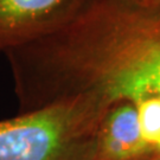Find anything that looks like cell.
<instances>
[{
  "instance_id": "1",
  "label": "cell",
  "mask_w": 160,
  "mask_h": 160,
  "mask_svg": "<svg viewBox=\"0 0 160 160\" xmlns=\"http://www.w3.org/2000/svg\"><path fill=\"white\" fill-rule=\"evenodd\" d=\"M12 72L29 110L88 92L160 98V8L82 0L61 28L13 51Z\"/></svg>"
},
{
  "instance_id": "4",
  "label": "cell",
  "mask_w": 160,
  "mask_h": 160,
  "mask_svg": "<svg viewBox=\"0 0 160 160\" xmlns=\"http://www.w3.org/2000/svg\"><path fill=\"white\" fill-rule=\"evenodd\" d=\"M148 152L133 103L114 102L100 126L96 160H137Z\"/></svg>"
},
{
  "instance_id": "5",
  "label": "cell",
  "mask_w": 160,
  "mask_h": 160,
  "mask_svg": "<svg viewBox=\"0 0 160 160\" xmlns=\"http://www.w3.org/2000/svg\"><path fill=\"white\" fill-rule=\"evenodd\" d=\"M140 5L149 6V7H158L160 8V0H133Z\"/></svg>"
},
{
  "instance_id": "3",
  "label": "cell",
  "mask_w": 160,
  "mask_h": 160,
  "mask_svg": "<svg viewBox=\"0 0 160 160\" xmlns=\"http://www.w3.org/2000/svg\"><path fill=\"white\" fill-rule=\"evenodd\" d=\"M82 0H0V53L61 28Z\"/></svg>"
},
{
  "instance_id": "2",
  "label": "cell",
  "mask_w": 160,
  "mask_h": 160,
  "mask_svg": "<svg viewBox=\"0 0 160 160\" xmlns=\"http://www.w3.org/2000/svg\"><path fill=\"white\" fill-rule=\"evenodd\" d=\"M113 102L88 92L0 121V160H96L98 131Z\"/></svg>"
}]
</instances>
